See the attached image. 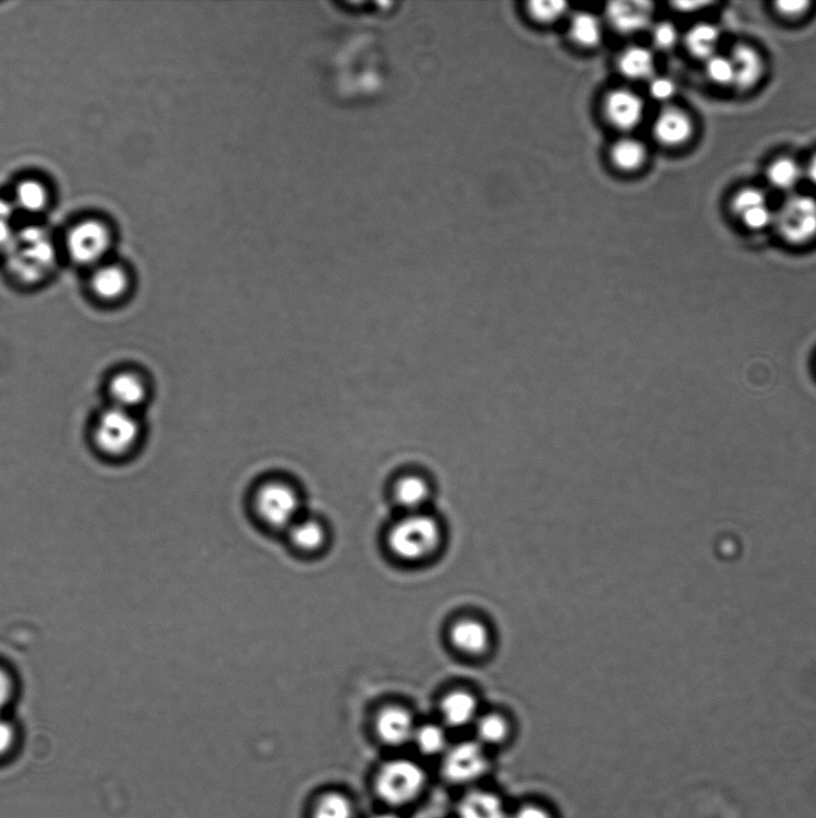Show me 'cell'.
<instances>
[{
	"label": "cell",
	"instance_id": "obj_7",
	"mask_svg": "<svg viewBox=\"0 0 816 818\" xmlns=\"http://www.w3.org/2000/svg\"><path fill=\"white\" fill-rule=\"evenodd\" d=\"M105 393L107 405L139 414V411L150 402L151 380L140 368L120 367L108 375Z\"/></svg>",
	"mask_w": 816,
	"mask_h": 818
},
{
	"label": "cell",
	"instance_id": "obj_23",
	"mask_svg": "<svg viewBox=\"0 0 816 818\" xmlns=\"http://www.w3.org/2000/svg\"><path fill=\"white\" fill-rule=\"evenodd\" d=\"M720 32L709 23H700L688 30L685 44L693 57L708 60L715 56Z\"/></svg>",
	"mask_w": 816,
	"mask_h": 818
},
{
	"label": "cell",
	"instance_id": "obj_15",
	"mask_svg": "<svg viewBox=\"0 0 816 818\" xmlns=\"http://www.w3.org/2000/svg\"><path fill=\"white\" fill-rule=\"evenodd\" d=\"M456 814L458 818H509L501 797L486 790L468 791L460 799Z\"/></svg>",
	"mask_w": 816,
	"mask_h": 818
},
{
	"label": "cell",
	"instance_id": "obj_34",
	"mask_svg": "<svg viewBox=\"0 0 816 818\" xmlns=\"http://www.w3.org/2000/svg\"><path fill=\"white\" fill-rule=\"evenodd\" d=\"M653 39L656 47H659L660 50H671L678 41L677 29L672 23H659L653 30Z\"/></svg>",
	"mask_w": 816,
	"mask_h": 818
},
{
	"label": "cell",
	"instance_id": "obj_22",
	"mask_svg": "<svg viewBox=\"0 0 816 818\" xmlns=\"http://www.w3.org/2000/svg\"><path fill=\"white\" fill-rule=\"evenodd\" d=\"M295 547L303 551H316L324 547L327 532L324 524L314 518H300L288 530Z\"/></svg>",
	"mask_w": 816,
	"mask_h": 818
},
{
	"label": "cell",
	"instance_id": "obj_17",
	"mask_svg": "<svg viewBox=\"0 0 816 818\" xmlns=\"http://www.w3.org/2000/svg\"><path fill=\"white\" fill-rule=\"evenodd\" d=\"M393 499L404 510L417 513L430 496L429 483L417 474H404L394 481Z\"/></svg>",
	"mask_w": 816,
	"mask_h": 818
},
{
	"label": "cell",
	"instance_id": "obj_29",
	"mask_svg": "<svg viewBox=\"0 0 816 818\" xmlns=\"http://www.w3.org/2000/svg\"><path fill=\"white\" fill-rule=\"evenodd\" d=\"M802 171L799 165L789 157H782L767 169V180L777 190L789 191L799 184Z\"/></svg>",
	"mask_w": 816,
	"mask_h": 818
},
{
	"label": "cell",
	"instance_id": "obj_28",
	"mask_svg": "<svg viewBox=\"0 0 816 818\" xmlns=\"http://www.w3.org/2000/svg\"><path fill=\"white\" fill-rule=\"evenodd\" d=\"M355 807L351 799L340 792L322 795L313 808V818H353Z\"/></svg>",
	"mask_w": 816,
	"mask_h": 818
},
{
	"label": "cell",
	"instance_id": "obj_26",
	"mask_svg": "<svg viewBox=\"0 0 816 818\" xmlns=\"http://www.w3.org/2000/svg\"><path fill=\"white\" fill-rule=\"evenodd\" d=\"M417 749L426 756L443 755L448 747V737L443 727L435 724L417 726L413 741Z\"/></svg>",
	"mask_w": 816,
	"mask_h": 818
},
{
	"label": "cell",
	"instance_id": "obj_1",
	"mask_svg": "<svg viewBox=\"0 0 816 818\" xmlns=\"http://www.w3.org/2000/svg\"><path fill=\"white\" fill-rule=\"evenodd\" d=\"M6 253V270L20 288L44 284L57 264V251L44 229L30 227L16 235Z\"/></svg>",
	"mask_w": 816,
	"mask_h": 818
},
{
	"label": "cell",
	"instance_id": "obj_20",
	"mask_svg": "<svg viewBox=\"0 0 816 818\" xmlns=\"http://www.w3.org/2000/svg\"><path fill=\"white\" fill-rule=\"evenodd\" d=\"M734 86L741 90L752 88L763 75L764 65L757 51L746 45L736 46L732 52Z\"/></svg>",
	"mask_w": 816,
	"mask_h": 818
},
{
	"label": "cell",
	"instance_id": "obj_2",
	"mask_svg": "<svg viewBox=\"0 0 816 818\" xmlns=\"http://www.w3.org/2000/svg\"><path fill=\"white\" fill-rule=\"evenodd\" d=\"M143 422L137 412L107 405L97 412L90 427V442L99 456L107 460H124L142 445Z\"/></svg>",
	"mask_w": 816,
	"mask_h": 818
},
{
	"label": "cell",
	"instance_id": "obj_13",
	"mask_svg": "<svg viewBox=\"0 0 816 818\" xmlns=\"http://www.w3.org/2000/svg\"><path fill=\"white\" fill-rule=\"evenodd\" d=\"M732 209L741 222L752 230L764 229L775 220L763 191L753 189V187H747L736 193Z\"/></svg>",
	"mask_w": 816,
	"mask_h": 818
},
{
	"label": "cell",
	"instance_id": "obj_30",
	"mask_svg": "<svg viewBox=\"0 0 816 818\" xmlns=\"http://www.w3.org/2000/svg\"><path fill=\"white\" fill-rule=\"evenodd\" d=\"M508 735L507 721L497 714H489L477 721V737L481 745L502 744Z\"/></svg>",
	"mask_w": 816,
	"mask_h": 818
},
{
	"label": "cell",
	"instance_id": "obj_36",
	"mask_svg": "<svg viewBox=\"0 0 816 818\" xmlns=\"http://www.w3.org/2000/svg\"><path fill=\"white\" fill-rule=\"evenodd\" d=\"M509 818H553L550 811L538 804H525L515 811Z\"/></svg>",
	"mask_w": 816,
	"mask_h": 818
},
{
	"label": "cell",
	"instance_id": "obj_4",
	"mask_svg": "<svg viewBox=\"0 0 816 818\" xmlns=\"http://www.w3.org/2000/svg\"><path fill=\"white\" fill-rule=\"evenodd\" d=\"M426 773L419 763L408 759L388 761L377 772L375 791L383 803L393 808L406 807L422 795Z\"/></svg>",
	"mask_w": 816,
	"mask_h": 818
},
{
	"label": "cell",
	"instance_id": "obj_31",
	"mask_svg": "<svg viewBox=\"0 0 816 818\" xmlns=\"http://www.w3.org/2000/svg\"><path fill=\"white\" fill-rule=\"evenodd\" d=\"M568 3L563 0H534L528 4L529 14L541 23H551L565 14Z\"/></svg>",
	"mask_w": 816,
	"mask_h": 818
},
{
	"label": "cell",
	"instance_id": "obj_39",
	"mask_svg": "<svg viewBox=\"0 0 816 818\" xmlns=\"http://www.w3.org/2000/svg\"><path fill=\"white\" fill-rule=\"evenodd\" d=\"M11 681L6 672L0 669V708H3L10 699Z\"/></svg>",
	"mask_w": 816,
	"mask_h": 818
},
{
	"label": "cell",
	"instance_id": "obj_8",
	"mask_svg": "<svg viewBox=\"0 0 816 818\" xmlns=\"http://www.w3.org/2000/svg\"><path fill=\"white\" fill-rule=\"evenodd\" d=\"M489 767L483 745L462 742L449 747L443 754L441 774L449 784L470 785L483 778Z\"/></svg>",
	"mask_w": 816,
	"mask_h": 818
},
{
	"label": "cell",
	"instance_id": "obj_42",
	"mask_svg": "<svg viewBox=\"0 0 816 818\" xmlns=\"http://www.w3.org/2000/svg\"><path fill=\"white\" fill-rule=\"evenodd\" d=\"M371 818H400V817L398 815L393 814V813H383V814L375 815L374 817H371Z\"/></svg>",
	"mask_w": 816,
	"mask_h": 818
},
{
	"label": "cell",
	"instance_id": "obj_19",
	"mask_svg": "<svg viewBox=\"0 0 816 818\" xmlns=\"http://www.w3.org/2000/svg\"><path fill=\"white\" fill-rule=\"evenodd\" d=\"M441 713L444 723L452 729H462L476 721L478 702L467 692L450 693L443 699Z\"/></svg>",
	"mask_w": 816,
	"mask_h": 818
},
{
	"label": "cell",
	"instance_id": "obj_11",
	"mask_svg": "<svg viewBox=\"0 0 816 818\" xmlns=\"http://www.w3.org/2000/svg\"><path fill=\"white\" fill-rule=\"evenodd\" d=\"M417 726L412 714L403 707H387L376 719V732L389 747H401L413 741Z\"/></svg>",
	"mask_w": 816,
	"mask_h": 818
},
{
	"label": "cell",
	"instance_id": "obj_32",
	"mask_svg": "<svg viewBox=\"0 0 816 818\" xmlns=\"http://www.w3.org/2000/svg\"><path fill=\"white\" fill-rule=\"evenodd\" d=\"M706 75L709 80L718 86L734 84V68L732 59L724 56H712L706 60Z\"/></svg>",
	"mask_w": 816,
	"mask_h": 818
},
{
	"label": "cell",
	"instance_id": "obj_35",
	"mask_svg": "<svg viewBox=\"0 0 816 818\" xmlns=\"http://www.w3.org/2000/svg\"><path fill=\"white\" fill-rule=\"evenodd\" d=\"M779 14L787 17H799L808 10L811 3L805 0H785V2H778L775 4Z\"/></svg>",
	"mask_w": 816,
	"mask_h": 818
},
{
	"label": "cell",
	"instance_id": "obj_25",
	"mask_svg": "<svg viewBox=\"0 0 816 818\" xmlns=\"http://www.w3.org/2000/svg\"><path fill=\"white\" fill-rule=\"evenodd\" d=\"M611 157L621 171H636L647 159V149L637 139L623 138L613 144Z\"/></svg>",
	"mask_w": 816,
	"mask_h": 818
},
{
	"label": "cell",
	"instance_id": "obj_3",
	"mask_svg": "<svg viewBox=\"0 0 816 818\" xmlns=\"http://www.w3.org/2000/svg\"><path fill=\"white\" fill-rule=\"evenodd\" d=\"M253 506L265 524L289 530L301 518L302 495L288 478L267 477L254 489Z\"/></svg>",
	"mask_w": 816,
	"mask_h": 818
},
{
	"label": "cell",
	"instance_id": "obj_18",
	"mask_svg": "<svg viewBox=\"0 0 816 818\" xmlns=\"http://www.w3.org/2000/svg\"><path fill=\"white\" fill-rule=\"evenodd\" d=\"M453 645L459 651L471 656H479L487 651L490 646L489 629L476 620H461L455 623L450 632Z\"/></svg>",
	"mask_w": 816,
	"mask_h": 818
},
{
	"label": "cell",
	"instance_id": "obj_16",
	"mask_svg": "<svg viewBox=\"0 0 816 818\" xmlns=\"http://www.w3.org/2000/svg\"><path fill=\"white\" fill-rule=\"evenodd\" d=\"M651 6L647 2H613L608 5L607 16L619 32L635 33L648 26Z\"/></svg>",
	"mask_w": 816,
	"mask_h": 818
},
{
	"label": "cell",
	"instance_id": "obj_41",
	"mask_svg": "<svg viewBox=\"0 0 816 818\" xmlns=\"http://www.w3.org/2000/svg\"><path fill=\"white\" fill-rule=\"evenodd\" d=\"M807 177L814 185H816V155L813 157L811 162L808 163Z\"/></svg>",
	"mask_w": 816,
	"mask_h": 818
},
{
	"label": "cell",
	"instance_id": "obj_38",
	"mask_svg": "<svg viewBox=\"0 0 816 818\" xmlns=\"http://www.w3.org/2000/svg\"><path fill=\"white\" fill-rule=\"evenodd\" d=\"M16 239V234L12 230L10 221L0 220V250H9Z\"/></svg>",
	"mask_w": 816,
	"mask_h": 818
},
{
	"label": "cell",
	"instance_id": "obj_5",
	"mask_svg": "<svg viewBox=\"0 0 816 818\" xmlns=\"http://www.w3.org/2000/svg\"><path fill=\"white\" fill-rule=\"evenodd\" d=\"M389 548L405 561H419L430 556L441 543V529L435 519L411 513L393 526L388 537Z\"/></svg>",
	"mask_w": 816,
	"mask_h": 818
},
{
	"label": "cell",
	"instance_id": "obj_6",
	"mask_svg": "<svg viewBox=\"0 0 816 818\" xmlns=\"http://www.w3.org/2000/svg\"><path fill=\"white\" fill-rule=\"evenodd\" d=\"M112 239L111 229L105 222L88 218L75 224L66 234V256L81 268L94 269L106 262Z\"/></svg>",
	"mask_w": 816,
	"mask_h": 818
},
{
	"label": "cell",
	"instance_id": "obj_12",
	"mask_svg": "<svg viewBox=\"0 0 816 818\" xmlns=\"http://www.w3.org/2000/svg\"><path fill=\"white\" fill-rule=\"evenodd\" d=\"M605 113L613 126L620 130H631L641 123L644 103L629 89L613 90L606 96Z\"/></svg>",
	"mask_w": 816,
	"mask_h": 818
},
{
	"label": "cell",
	"instance_id": "obj_33",
	"mask_svg": "<svg viewBox=\"0 0 816 818\" xmlns=\"http://www.w3.org/2000/svg\"><path fill=\"white\" fill-rule=\"evenodd\" d=\"M677 92V86L671 78L668 77H653L649 84V93L651 98L656 101L666 102L673 98Z\"/></svg>",
	"mask_w": 816,
	"mask_h": 818
},
{
	"label": "cell",
	"instance_id": "obj_24",
	"mask_svg": "<svg viewBox=\"0 0 816 818\" xmlns=\"http://www.w3.org/2000/svg\"><path fill=\"white\" fill-rule=\"evenodd\" d=\"M48 202H50V193L40 180L26 179L17 185L15 204L18 209L28 214H39L47 208Z\"/></svg>",
	"mask_w": 816,
	"mask_h": 818
},
{
	"label": "cell",
	"instance_id": "obj_9",
	"mask_svg": "<svg viewBox=\"0 0 816 818\" xmlns=\"http://www.w3.org/2000/svg\"><path fill=\"white\" fill-rule=\"evenodd\" d=\"M87 290L97 305L117 307L130 299L133 277L123 264L105 262L90 270Z\"/></svg>",
	"mask_w": 816,
	"mask_h": 818
},
{
	"label": "cell",
	"instance_id": "obj_27",
	"mask_svg": "<svg viewBox=\"0 0 816 818\" xmlns=\"http://www.w3.org/2000/svg\"><path fill=\"white\" fill-rule=\"evenodd\" d=\"M570 34L577 44L586 47H593L600 44L602 39V27L599 18L580 12L572 17L570 23Z\"/></svg>",
	"mask_w": 816,
	"mask_h": 818
},
{
	"label": "cell",
	"instance_id": "obj_10",
	"mask_svg": "<svg viewBox=\"0 0 816 818\" xmlns=\"http://www.w3.org/2000/svg\"><path fill=\"white\" fill-rule=\"evenodd\" d=\"M779 233L791 244H805L816 235V201L812 197H790L776 217Z\"/></svg>",
	"mask_w": 816,
	"mask_h": 818
},
{
	"label": "cell",
	"instance_id": "obj_37",
	"mask_svg": "<svg viewBox=\"0 0 816 818\" xmlns=\"http://www.w3.org/2000/svg\"><path fill=\"white\" fill-rule=\"evenodd\" d=\"M14 737L15 733L11 725L0 719V755L10 749L12 743H14Z\"/></svg>",
	"mask_w": 816,
	"mask_h": 818
},
{
	"label": "cell",
	"instance_id": "obj_21",
	"mask_svg": "<svg viewBox=\"0 0 816 818\" xmlns=\"http://www.w3.org/2000/svg\"><path fill=\"white\" fill-rule=\"evenodd\" d=\"M619 70L630 80L653 78L655 62L653 53L641 46L626 48L619 57Z\"/></svg>",
	"mask_w": 816,
	"mask_h": 818
},
{
	"label": "cell",
	"instance_id": "obj_14",
	"mask_svg": "<svg viewBox=\"0 0 816 818\" xmlns=\"http://www.w3.org/2000/svg\"><path fill=\"white\" fill-rule=\"evenodd\" d=\"M654 136L663 145L677 147L691 138L693 124L691 118L679 108L668 107L657 115L653 127Z\"/></svg>",
	"mask_w": 816,
	"mask_h": 818
},
{
	"label": "cell",
	"instance_id": "obj_40",
	"mask_svg": "<svg viewBox=\"0 0 816 818\" xmlns=\"http://www.w3.org/2000/svg\"><path fill=\"white\" fill-rule=\"evenodd\" d=\"M12 204L4 198H0V220L10 221L12 216Z\"/></svg>",
	"mask_w": 816,
	"mask_h": 818
}]
</instances>
